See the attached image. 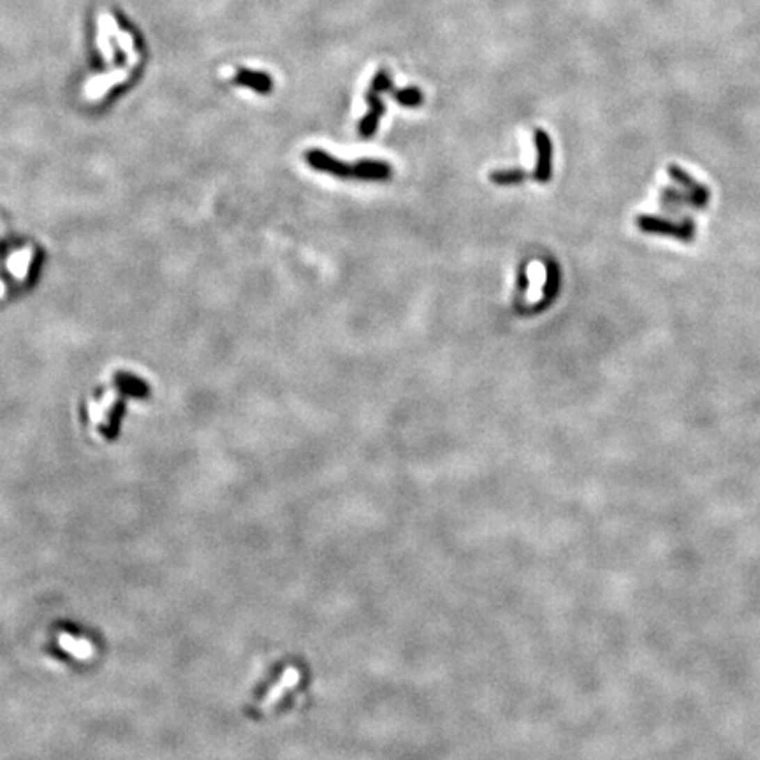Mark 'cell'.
Instances as JSON below:
<instances>
[{
    "label": "cell",
    "instance_id": "6da1fadb",
    "mask_svg": "<svg viewBox=\"0 0 760 760\" xmlns=\"http://www.w3.org/2000/svg\"><path fill=\"white\" fill-rule=\"evenodd\" d=\"M546 282L542 289V298L532 306H518V312L523 315H537L556 301L562 289V269L555 259H546Z\"/></svg>",
    "mask_w": 760,
    "mask_h": 760
},
{
    "label": "cell",
    "instance_id": "7a4b0ae2",
    "mask_svg": "<svg viewBox=\"0 0 760 760\" xmlns=\"http://www.w3.org/2000/svg\"><path fill=\"white\" fill-rule=\"evenodd\" d=\"M533 141L537 148V164L533 169V178L539 183H546L553 178V143L546 131L537 129L533 132Z\"/></svg>",
    "mask_w": 760,
    "mask_h": 760
},
{
    "label": "cell",
    "instance_id": "3957f363",
    "mask_svg": "<svg viewBox=\"0 0 760 760\" xmlns=\"http://www.w3.org/2000/svg\"><path fill=\"white\" fill-rule=\"evenodd\" d=\"M306 162L313 169H317V171L328 173V175L336 176V178H352V166L338 161V159L329 155L328 152H322V150H310V152H306Z\"/></svg>",
    "mask_w": 760,
    "mask_h": 760
},
{
    "label": "cell",
    "instance_id": "277c9868",
    "mask_svg": "<svg viewBox=\"0 0 760 760\" xmlns=\"http://www.w3.org/2000/svg\"><path fill=\"white\" fill-rule=\"evenodd\" d=\"M299 679H301V674H299L298 669L289 667L287 671H285L282 676H280L278 681L273 685V688L269 690L268 693H266V697L261 701V709H264V711H269V709L278 708L280 699L283 701V699H285V695H289V693L292 692V688H298Z\"/></svg>",
    "mask_w": 760,
    "mask_h": 760
},
{
    "label": "cell",
    "instance_id": "5b68a950",
    "mask_svg": "<svg viewBox=\"0 0 760 760\" xmlns=\"http://www.w3.org/2000/svg\"><path fill=\"white\" fill-rule=\"evenodd\" d=\"M366 102L370 104V113H366V115L363 116L361 122H359V136L365 139L372 138V136L375 134L377 129H379L380 118H382L386 113V104L382 102V99H380V93H375L372 92V90H368V92H366Z\"/></svg>",
    "mask_w": 760,
    "mask_h": 760
},
{
    "label": "cell",
    "instance_id": "8992f818",
    "mask_svg": "<svg viewBox=\"0 0 760 760\" xmlns=\"http://www.w3.org/2000/svg\"><path fill=\"white\" fill-rule=\"evenodd\" d=\"M393 176V169L384 161H372L365 159L352 166V178L363 182H386Z\"/></svg>",
    "mask_w": 760,
    "mask_h": 760
},
{
    "label": "cell",
    "instance_id": "52a82bcc",
    "mask_svg": "<svg viewBox=\"0 0 760 760\" xmlns=\"http://www.w3.org/2000/svg\"><path fill=\"white\" fill-rule=\"evenodd\" d=\"M58 648L76 660H86L93 655V646L88 639L71 635L68 632H63L58 638Z\"/></svg>",
    "mask_w": 760,
    "mask_h": 760
},
{
    "label": "cell",
    "instance_id": "ba28073f",
    "mask_svg": "<svg viewBox=\"0 0 760 760\" xmlns=\"http://www.w3.org/2000/svg\"><path fill=\"white\" fill-rule=\"evenodd\" d=\"M389 93L395 97V101L398 102V104L405 106V108H418V106H421L422 102H425V95H422L421 90L415 88V86H410V88H403V90L393 88Z\"/></svg>",
    "mask_w": 760,
    "mask_h": 760
},
{
    "label": "cell",
    "instance_id": "9c48e42d",
    "mask_svg": "<svg viewBox=\"0 0 760 760\" xmlns=\"http://www.w3.org/2000/svg\"><path fill=\"white\" fill-rule=\"evenodd\" d=\"M526 178H528V173L523 171L521 168L500 169V171H493L489 175V180L495 182L496 185H518V183L525 182Z\"/></svg>",
    "mask_w": 760,
    "mask_h": 760
},
{
    "label": "cell",
    "instance_id": "30bf717a",
    "mask_svg": "<svg viewBox=\"0 0 760 760\" xmlns=\"http://www.w3.org/2000/svg\"><path fill=\"white\" fill-rule=\"evenodd\" d=\"M243 83L253 86L259 92H269L271 90V79L266 74H258V72H245V74L239 76Z\"/></svg>",
    "mask_w": 760,
    "mask_h": 760
},
{
    "label": "cell",
    "instance_id": "8fae6325",
    "mask_svg": "<svg viewBox=\"0 0 760 760\" xmlns=\"http://www.w3.org/2000/svg\"><path fill=\"white\" fill-rule=\"evenodd\" d=\"M393 88H395V86H393L389 72L386 71V69H380V71L375 74V78H373L370 90L375 93H384V92H391Z\"/></svg>",
    "mask_w": 760,
    "mask_h": 760
}]
</instances>
